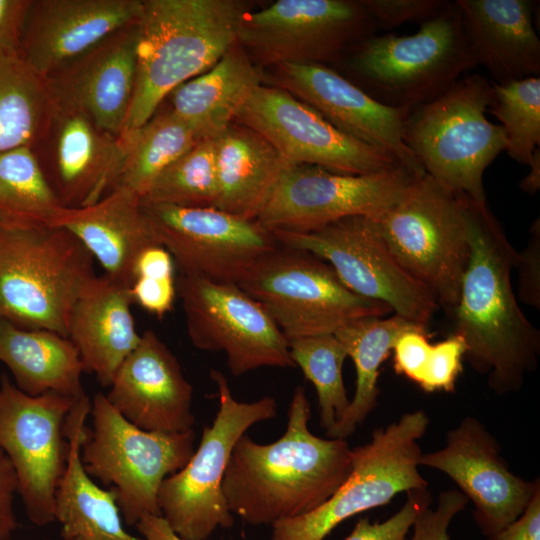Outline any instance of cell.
<instances>
[{
  "instance_id": "obj_1",
  "label": "cell",
  "mask_w": 540,
  "mask_h": 540,
  "mask_svg": "<svg viewBox=\"0 0 540 540\" xmlns=\"http://www.w3.org/2000/svg\"><path fill=\"white\" fill-rule=\"evenodd\" d=\"M471 254L458 302L454 332L465 358L497 395L520 391L540 355V331L528 320L512 285L517 251L487 200L465 195Z\"/></svg>"
},
{
  "instance_id": "obj_2",
  "label": "cell",
  "mask_w": 540,
  "mask_h": 540,
  "mask_svg": "<svg viewBox=\"0 0 540 540\" xmlns=\"http://www.w3.org/2000/svg\"><path fill=\"white\" fill-rule=\"evenodd\" d=\"M310 403L297 386L284 434L260 444L244 434L235 444L222 482L232 514L252 525L306 514L329 499L350 474L352 448L345 439L314 435Z\"/></svg>"
},
{
  "instance_id": "obj_3",
  "label": "cell",
  "mask_w": 540,
  "mask_h": 540,
  "mask_svg": "<svg viewBox=\"0 0 540 540\" xmlns=\"http://www.w3.org/2000/svg\"><path fill=\"white\" fill-rule=\"evenodd\" d=\"M249 11L243 0H143L124 132L146 123L174 89L214 66L237 43Z\"/></svg>"
},
{
  "instance_id": "obj_4",
  "label": "cell",
  "mask_w": 540,
  "mask_h": 540,
  "mask_svg": "<svg viewBox=\"0 0 540 540\" xmlns=\"http://www.w3.org/2000/svg\"><path fill=\"white\" fill-rule=\"evenodd\" d=\"M344 52L336 62L347 79L394 108L412 109L435 100L477 66L456 0L414 34H373Z\"/></svg>"
},
{
  "instance_id": "obj_5",
  "label": "cell",
  "mask_w": 540,
  "mask_h": 540,
  "mask_svg": "<svg viewBox=\"0 0 540 540\" xmlns=\"http://www.w3.org/2000/svg\"><path fill=\"white\" fill-rule=\"evenodd\" d=\"M93 264L64 228L0 217V318L68 337L75 302L96 275Z\"/></svg>"
},
{
  "instance_id": "obj_6",
  "label": "cell",
  "mask_w": 540,
  "mask_h": 540,
  "mask_svg": "<svg viewBox=\"0 0 540 540\" xmlns=\"http://www.w3.org/2000/svg\"><path fill=\"white\" fill-rule=\"evenodd\" d=\"M492 93L486 78L469 75L412 108L404 125V142L425 172L477 201H486L484 171L506 148L502 127L486 118Z\"/></svg>"
},
{
  "instance_id": "obj_7",
  "label": "cell",
  "mask_w": 540,
  "mask_h": 540,
  "mask_svg": "<svg viewBox=\"0 0 540 540\" xmlns=\"http://www.w3.org/2000/svg\"><path fill=\"white\" fill-rule=\"evenodd\" d=\"M378 221L398 263L451 314L471 254L465 195L426 173Z\"/></svg>"
},
{
  "instance_id": "obj_8",
  "label": "cell",
  "mask_w": 540,
  "mask_h": 540,
  "mask_svg": "<svg viewBox=\"0 0 540 540\" xmlns=\"http://www.w3.org/2000/svg\"><path fill=\"white\" fill-rule=\"evenodd\" d=\"M92 428L80 449L85 471L112 489L123 521L136 525L146 515H161L158 492L194 453L195 432L145 431L126 420L104 393L91 399Z\"/></svg>"
},
{
  "instance_id": "obj_9",
  "label": "cell",
  "mask_w": 540,
  "mask_h": 540,
  "mask_svg": "<svg viewBox=\"0 0 540 540\" xmlns=\"http://www.w3.org/2000/svg\"><path fill=\"white\" fill-rule=\"evenodd\" d=\"M210 377L218 390L216 416L203 427L199 446L188 462L168 476L158 492L161 516L185 540H206L217 528L233 526L234 516L222 491L232 450L251 426L277 415L274 397L240 402L223 373L212 369Z\"/></svg>"
},
{
  "instance_id": "obj_10",
  "label": "cell",
  "mask_w": 540,
  "mask_h": 540,
  "mask_svg": "<svg viewBox=\"0 0 540 540\" xmlns=\"http://www.w3.org/2000/svg\"><path fill=\"white\" fill-rule=\"evenodd\" d=\"M267 312L287 340L334 334L364 317L393 314L348 289L320 257L279 245L237 284Z\"/></svg>"
},
{
  "instance_id": "obj_11",
  "label": "cell",
  "mask_w": 540,
  "mask_h": 540,
  "mask_svg": "<svg viewBox=\"0 0 540 540\" xmlns=\"http://www.w3.org/2000/svg\"><path fill=\"white\" fill-rule=\"evenodd\" d=\"M429 425L424 410L403 414L373 430L371 440L352 449L350 474L314 510L274 522L272 540H324L348 518L388 504L397 494L428 488L419 472V439Z\"/></svg>"
},
{
  "instance_id": "obj_12",
  "label": "cell",
  "mask_w": 540,
  "mask_h": 540,
  "mask_svg": "<svg viewBox=\"0 0 540 540\" xmlns=\"http://www.w3.org/2000/svg\"><path fill=\"white\" fill-rule=\"evenodd\" d=\"M284 246L326 261L355 294L388 305L393 314L427 326L439 306L398 263L378 220L350 216L307 232L273 230Z\"/></svg>"
},
{
  "instance_id": "obj_13",
  "label": "cell",
  "mask_w": 540,
  "mask_h": 540,
  "mask_svg": "<svg viewBox=\"0 0 540 540\" xmlns=\"http://www.w3.org/2000/svg\"><path fill=\"white\" fill-rule=\"evenodd\" d=\"M360 1L278 0L242 18L237 43L260 69L325 64L376 32Z\"/></svg>"
},
{
  "instance_id": "obj_14",
  "label": "cell",
  "mask_w": 540,
  "mask_h": 540,
  "mask_svg": "<svg viewBox=\"0 0 540 540\" xmlns=\"http://www.w3.org/2000/svg\"><path fill=\"white\" fill-rule=\"evenodd\" d=\"M78 400L58 394L32 396L0 376V448L11 461L28 519L55 522V497L66 468V422Z\"/></svg>"
},
{
  "instance_id": "obj_15",
  "label": "cell",
  "mask_w": 540,
  "mask_h": 540,
  "mask_svg": "<svg viewBox=\"0 0 540 540\" xmlns=\"http://www.w3.org/2000/svg\"><path fill=\"white\" fill-rule=\"evenodd\" d=\"M415 177L402 165L353 175L293 164L256 220L271 231L293 232L311 231L350 216L380 220Z\"/></svg>"
},
{
  "instance_id": "obj_16",
  "label": "cell",
  "mask_w": 540,
  "mask_h": 540,
  "mask_svg": "<svg viewBox=\"0 0 540 540\" xmlns=\"http://www.w3.org/2000/svg\"><path fill=\"white\" fill-rule=\"evenodd\" d=\"M176 283L191 343L224 352L234 376L262 367H296L286 337L237 284L181 274Z\"/></svg>"
},
{
  "instance_id": "obj_17",
  "label": "cell",
  "mask_w": 540,
  "mask_h": 540,
  "mask_svg": "<svg viewBox=\"0 0 540 540\" xmlns=\"http://www.w3.org/2000/svg\"><path fill=\"white\" fill-rule=\"evenodd\" d=\"M142 202V201H141ZM160 245L181 275L238 284L279 242L257 220L214 207H180L142 202Z\"/></svg>"
},
{
  "instance_id": "obj_18",
  "label": "cell",
  "mask_w": 540,
  "mask_h": 540,
  "mask_svg": "<svg viewBox=\"0 0 540 540\" xmlns=\"http://www.w3.org/2000/svg\"><path fill=\"white\" fill-rule=\"evenodd\" d=\"M233 123L261 135L292 164L353 175L401 165L388 152L343 133L309 105L272 85L255 87Z\"/></svg>"
},
{
  "instance_id": "obj_19",
  "label": "cell",
  "mask_w": 540,
  "mask_h": 540,
  "mask_svg": "<svg viewBox=\"0 0 540 540\" xmlns=\"http://www.w3.org/2000/svg\"><path fill=\"white\" fill-rule=\"evenodd\" d=\"M501 451L486 426L466 416L447 431L443 448L419 458V466L446 474L472 501L474 521L486 537L519 518L540 489L539 478L526 480L515 475Z\"/></svg>"
},
{
  "instance_id": "obj_20",
  "label": "cell",
  "mask_w": 540,
  "mask_h": 540,
  "mask_svg": "<svg viewBox=\"0 0 540 540\" xmlns=\"http://www.w3.org/2000/svg\"><path fill=\"white\" fill-rule=\"evenodd\" d=\"M263 73V83L279 87L316 110L343 133L391 154L414 176L426 174L404 142L411 109L383 105L325 64H280Z\"/></svg>"
},
{
  "instance_id": "obj_21",
  "label": "cell",
  "mask_w": 540,
  "mask_h": 540,
  "mask_svg": "<svg viewBox=\"0 0 540 540\" xmlns=\"http://www.w3.org/2000/svg\"><path fill=\"white\" fill-rule=\"evenodd\" d=\"M137 39L136 21L43 78L52 107L82 113L101 131L120 137L134 91Z\"/></svg>"
},
{
  "instance_id": "obj_22",
  "label": "cell",
  "mask_w": 540,
  "mask_h": 540,
  "mask_svg": "<svg viewBox=\"0 0 540 540\" xmlns=\"http://www.w3.org/2000/svg\"><path fill=\"white\" fill-rule=\"evenodd\" d=\"M105 394L130 423L145 431L180 433L193 429V386L168 346L152 330L118 368Z\"/></svg>"
},
{
  "instance_id": "obj_23",
  "label": "cell",
  "mask_w": 540,
  "mask_h": 540,
  "mask_svg": "<svg viewBox=\"0 0 540 540\" xmlns=\"http://www.w3.org/2000/svg\"><path fill=\"white\" fill-rule=\"evenodd\" d=\"M143 0H30L19 55L41 78L137 21Z\"/></svg>"
},
{
  "instance_id": "obj_24",
  "label": "cell",
  "mask_w": 540,
  "mask_h": 540,
  "mask_svg": "<svg viewBox=\"0 0 540 540\" xmlns=\"http://www.w3.org/2000/svg\"><path fill=\"white\" fill-rule=\"evenodd\" d=\"M53 225L76 237L104 275L127 286L139 254L159 244L141 198L121 187L91 205L65 207Z\"/></svg>"
},
{
  "instance_id": "obj_25",
  "label": "cell",
  "mask_w": 540,
  "mask_h": 540,
  "mask_svg": "<svg viewBox=\"0 0 540 540\" xmlns=\"http://www.w3.org/2000/svg\"><path fill=\"white\" fill-rule=\"evenodd\" d=\"M129 286L106 275H94L73 307L68 338L76 347L84 372L110 386L123 361L141 339L131 312Z\"/></svg>"
},
{
  "instance_id": "obj_26",
  "label": "cell",
  "mask_w": 540,
  "mask_h": 540,
  "mask_svg": "<svg viewBox=\"0 0 540 540\" xmlns=\"http://www.w3.org/2000/svg\"><path fill=\"white\" fill-rule=\"evenodd\" d=\"M477 65L506 83L540 75L531 0H456Z\"/></svg>"
},
{
  "instance_id": "obj_27",
  "label": "cell",
  "mask_w": 540,
  "mask_h": 540,
  "mask_svg": "<svg viewBox=\"0 0 540 540\" xmlns=\"http://www.w3.org/2000/svg\"><path fill=\"white\" fill-rule=\"evenodd\" d=\"M90 408L91 399L85 396L66 422L68 455L55 497V521L61 525L63 540H142L124 527L114 491L100 486L81 462Z\"/></svg>"
},
{
  "instance_id": "obj_28",
  "label": "cell",
  "mask_w": 540,
  "mask_h": 540,
  "mask_svg": "<svg viewBox=\"0 0 540 540\" xmlns=\"http://www.w3.org/2000/svg\"><path fill=\"white\" fill-rule=\"evenodd\" d=\"M53 108V107H52ZM58 197L66 207L91 205L116 185L122 164L120 137L109 135L84 114L53 108Z\"/></svg>"
},
{
  "instance_id": "obj_29",
  "label": "cell",
  "mask_w": 540,
  "mask_h": 540,
  "mask_svg": "<svg viewBox=\"0 0 540 540\" xmlns=\"http://www.w3.org/2000/svg\"><path fill=\"white\" fill-rule=\"evenodd\" d=\"M292 163L252 129L232 123L216 137L214 208L256 220Z\"/></svg>"
},
{
  "instance_id": "obj_30",
  "label": "cell",
  "mask_w": 540,
  "mask_h": 540,
  "mask_svg": "<svg viewBox=\"0 0 540 540\" xmlns=\"http://www.w3.org/2000/svg\"><path fill=\"white\" fill-rule=\"evenodd\" d=\"M0 361L10 370L14 384L28 395L53 392L76 400L87 396L79 353L66 336L20 328L0 318Z\"/></svg>"
},
{
  "instance_id": "obj_31",
  "label": "cell",
  "mask_w": 540,
  "mask_h": 540,
  "mask_svg": "<svg viewBox=\"0 0 540 540\" xmlns=\"http://www.w3.org/2000/svg\"><path fill=\"white\" fill-rule=\"evenodd\" d=\"M263 83V71L236 43L206 72L174 89L170 110L201 138L216 137L230 124L250 92Z\"/></svg>"
},
{
  "instance_id": "obj_32",
  "label": "cell",
  "mask_w": 540,
  "mask_h": 540,
  "mask_svg": "<svg viewBox=\"0 0 540 540\" xmlns=\"http://www.w3.org/2000/svg\"><path fill=\"white\" fill-rule=\"evenodd\" d=\"M419 325L422 324L392 314L360 318L334 333L354 363L356 388L344 415L326 431L328 438L346 440L375 409L380 394L378 378L382 363L390 356L398 336Z\"/></svg>"
},
{
  "instance_id": "obj_33",
  "label": "cell",
  "mask_w": 540,
  "mask_h": 540,
  "mask_svg": "<svg viewBox=\"0 0 540 540\" xmlns=\"http://www.w3.org/2000/svg\"><path fill=\"white\" fill-rule=\"evenodd\" d=\"M120 138L123 157L115 187L140 198L168 166L202 139L192 125L170 109L123 132Z\"/></svg>"
},
{
  "instance_id": "obj_34",
  "label": "cell",
  "mask_w": 540,
  "mask_h": 540,
  "mask_svg": "<svg viewBox=\"0 0 540 540\" xmlns=\"http://www.w3.org/2000/svg\"><path fill=\"white\" fill-rule=\"evenodd\" d=\"M52 112L44 79L18 53L0 50V151L34 147Z\"/></svg>"
},
{
  "instance_id": "obj_35",
  "label": "cell",
  "mask_w": 540,
  "mask_h": 540,
  "mask_svg": "<svg viewBox=\"0 0 540 540\" xmlns=\"http://www.w3.org/2000/svg\"><path fill=\"white\" fill-rule=\"evenodd\" d=\"M65 207L32 146L0 151V217L53 225Z\"/></svg>"
},
{
  "instance_id": "obj_36",
  "label": "cell",
  "mask_w": 540,
  "mask_h": 540,
  "mask_svg": "<svg viewBox=\"0 0 540 540\" xmlns=\"http://www.w3.org/2000/svg\"><path fill=\"white\" fill-rule=\"evenodd\" d=\"M392 352L393 367L398 375L424 392L452 393L463 371L466 345L456 334L431 343L427 327L419 325L400 334Z\"/></svg>"
},
{
  "instance_id": "obj_37",
  "label": "cell",
  "mask_w": 540,
  "mask_h": 540,
  "mask_svg": "<svg viewBox=\"0 0 540 540\" xmlns=\"http://www.w3.org/2000/svg\"><path fill=\"white\" fill-rule=\"evenodd\" d=\"M216 137L200 139L168 166L141 201L180 207H214L218 195Z\"/></svg>"
},
{
  "instance_id": "obj_38",
  "label": "cell",
  "mask_w": 540,
  "mask_h": 540,
  "mask_svg": "<svg viewBox=\"0 0 540 540\" xmlns=\"http://www.w3.org/2000/svg\"><path fill=\"white\" fill-rule=\"evenodd\" d=\"M288 344L293 362L316 389L320 426L327 431L350 404L342 377L346 350L334 334L296 338Z\"/></svg>"
},
{
  "instance_id": "obj_39",
  "label": "cell",
  "mask_w": 540,
  "mask_h": 540,
  "mask_svg": "<svg viewBox=\"0 0 540 540\" xmlns=\"http://www.w3.org/2000/svg\"><path fill=\"white\" fill-rule=\"evenodd\" d=\"M487 112L494 115L505 135L510 158L529 165L540 144V77L492 83Z\"/></svg>"
},
{
  "instance_id": "obj_40",
  "label": "cell",
  "mask_w": 540,
  "mask_h": 540,
  "mask_svg": "<svg viewBox=\"0 0 540 540\" xmlns=\"http://www.w3.org/2000/svg\"><path fill=\"white\" fill-rule=\"evenodd\" d=\"M430 502L428 488L410 491L404 505L393 516L381 523L360 518L344 540H406L417 515Z\"/></svg>"
},
{
  "instance_id": "obj_41",
  "label": "cell",
  "mask_w": 540,
  "mask_h": 540,
  "mask_svg": "<svg viewBox=\"0 0 540 540\" xmlns=\"http://www.w3.org/2000/svg\"><path fill=\"white\" fill-rule=\"evenodd\" d=\"M376 29L391 30L408 22H422L439 14L448 0H360Z\"/></svg>"
},
{
  "instance_id": "obj_42",
  "label": "cell",
  "mask_w": 540,
  "mask_h": 540,
  "mask_svg": "<svg viewBox=\"0 0 540 540\" xmlns=\"http://www.w3.org/2000/svg\"><path fill=\"white\" fill-rule=\"evenodd\" d=\"M468 501L459 490L441 492L435 508H430L429 504L419 512L412 525V535L406 540H450V523Z\"/></svg>"
},
{
  "instance_id": "obj_43",
  "label": "cell",
  "mask_w": 540,
  "mask_h": 540,
  "mask_svg": "<svg viewBox=\"0 0 540 540\" xmlns=\"http://www.w3.org/2000/svg\"><path fill=\"white\" fill-rule=\"evenodd\" d=\"M514 269L517 270V295L519 300L540 309V220L535 219L529 229L525 248L517 252Z\"/></svg>"
},
{
  "instance_id": "obj_44",
  "label": "cell",
  "mask_w": 540,
  "mask_h": 540,
  "mask_svg": "<svg viewBox=\"0 0 540 540\" xmlns=\"http://www.w3.org/2000/svg\"><path fill=\"white\" fill-rule=\"evenodd\" d=\"M133 303L158 318H163L173 307L177 296L175 276L139 275L129 286Z\"/></svg>"
},
{
  "instance_id": "obj_45",
  "label": "cell",
  "mask_w": 540,
  "mask_h": 540,
  "mask_svg": "<svg viewBox=\"0 0 540 540\" xmlns=\"http://www.w3.org/2000/svg\"><path fill=\"white\" fill-rule=\"evenodd\" d=\"M18 479L14 467L0 448V540H10L17 529L14 498Z\"/></svg>"
},
{
  "instance_id": "obj_46",
  "label": "cell",
  "mask_w": 540,
  "mask_h": 540,
  "mask_svg": "<svg viewBox=\"0 0 540 540\" xmlns=\"http://www.w3.org/2000/svg\"><path fill=\"white\" fill-rule=\"evenodd\" d=\"M30 0H0V50L19 54V44Z\"/></svg>"
},
{
  "instance_id": "obj_47",
  "label": "cell",
  "mask_w": 540,
  "mask_h": 540,
  "mask_svg": "<svg viewBox=\"0 0 540 540\" xmlns=\"http://www.w3.org/2000/svg\"><path fill=\"white\" fill-rule=\"evenodd\" d=\"M487 540H540V489L519 518Z\"/></svg>"
},
{
  "instance_id": "obj_48",
  "label": "cell",
  "mask_w": 540,
  "mask_h": 540,
  "mask_svg": "<svg viewBox=\"0 0 540 540\" xmlns=\"http://www.w3.org/2000/svg\"><path fill=\"white\" fill-rule=\"evenodd\" d=\"M135 526L142 540H185L171 529L161 515L143 516Z\"/></svg>"
},
{
  "instance_id": "obj_49",
  "label": "cell",
  "mask_w": 540,
  "mask_h": 540,
  "mask_svg": "<svg viewBox=\"0 0 540 540\" xmlns=\"http://www.w3.org/2000/svg\"><path fill=\"white\" fill-rule=\"evenodd\" d=\"M529 172L519 183L520 189L530 195H535L540 189V149L533 153L532 160L528 165Z\"/></svg>"
},
{
  "instance_id": "obj_50",
  "label": "cell",
  "mask_w": 540,
  "mask_h": 540,
  "mask_svg": "<svg viewBox=\"0 0 540 540\" xmlns=\"http://www.w3.org/2000/svg\"><path fill=\"white\" fill-rule=\"evenodd\" d=\"M10 540H12V539H10ZM42 540H50V539H42Z\"/></svg>"
}]
</instances>
